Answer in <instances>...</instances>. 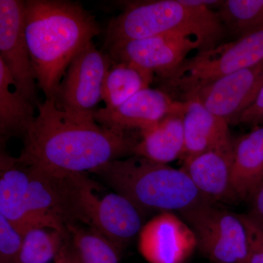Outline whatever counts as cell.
Wrapping results in <instances>:
<instances>
[{"instance_id":"obj_1","label":"cell","mask_w":263,"mask_h":263,"mask_svg":"<svg viewBox=\"0 0 263 263\" xmlns=\"http://www.w3.org/2000/svg\"><path fill=\"white\" fill-rule=\"evenodd\" d=\"M97 184L87 174L47 168L1 147L0 214L22 234L34 226H89L88 201Z\"/></svg>"},{"instance_id":"obj_2","label":"cell","mask_w":263,"mask_h":263,"mask_svg":"<svg viewBox=\"0 0 263 263\" xmlns=\"http://www.w3.org/2000/svg\"><path fill=\"white\" fill-rule=\"evenodd\" d=\"M38 114L24 138L19 156L54 171L87 174L112 161L134 155L138 131H119L93 118L60 110L52 100L39 102Z\"/></svg>"},{"instance_id":"obj_3","label":"cell","mask_w":263,"mask_h":263,"mask_svg":"<svg viewBox=\"0 0 263 263\" xmlns=\"http://www.w3.org/2000/svg\"><path fill=\"white\" fill-rule=\"evenodd\" d=\"M24 30L38 86L52 100L74 57L101 31L80 3L65 0L25 1Z\"/></svg>"},{"instance_id":"obj_4","label":"cell","mask_w":263,"mask_h":263,"mask_svg":"<svg viewBox=\"0 0 263 263\" xmlns=\"http://www.w3.org/2000/svg\"><path fill=\"white\" fill-rule=\"evenodd\" d=\"M216 0H153L124 3L120 14L108 26L105 39L107 50L116 45L175 34L195 38L202 49L219 44L227 33L212 5Z\"/></svg>"},{"instance_id":"obj_5","label":"cell","mask_w":263,"mask_h":263,"mask_svg":"<svg viewBox=\"0 0 263 263\" xmlns=\"http://www.w3.org/2000/svg\"><path fill=\"white\" fill-rule=\"evenodd\" d=\"M90 174L148 214L181 213L207 200L182 169L138 155L112 161Z\"/></svg>"},{"instance_id":"obj_6","label":"cell","mask_w":263,"mask_h":263,"mask_svg":"<svg viewBox=\"0 0 263 263\" xmlns=\"http://www.w3.org/2000/svg\"><path fill=\"white\" fill-rule=\"evenodd\" d=\"M262 62L263 27L231 42L198 51L171 75L160 79V89L179 102L197 88Z\"/></svg>"},{"instance_id":"obj_7","label":"cell","mask_w":263,"mask_h":263,"mask_svg":"<svg viewBox=\"0 0 263 263\" xmlns=\"http://www.w3.org/2000/svg\"><path fill=\"white\" fill-rule=\"evenodd\" d=\"M193 230L197 247L214 263H246L247 232L239 215L206 202L179 213Z\"/></svg>"},{"instance_id":"obj_8","label":"cell","mask_w":263,"mask_h":263,"mask_svg":"<svg viewBox=\"0 0 263 263\" xmlns=\"http://www.w3.org/2000/svg\"><path fill=\"white\" fill-rule=\"evenodd\" d=\"M112 63L108 53L99 51L93 41L88 43L66 70L53 99L57 108L76 117L94 119Z\"/></svg>"},{"instance_id":"obj_9","label":"cell","mask_w":263,"mask_h":263,"mask_svg":"<svg viewBox=\"0 0 263 263\" xmlns=\"http://www.w3.org/2000/svg\"><path fill=\"white\" fill-rule=\"evenodd\" d=\"M263 86V62L233 72L190 91L179 102L196 100L229 125L254 103Z\"/></svg>"},{"instance_id":"obj_10","label":"cell","mask_w":263,"mask_h":263,"mask_svg":"<svg viewBox=\"0 0 263 263\" xmlns=\"http://www.w3.org/2000/svg\"><path fill=\"white\" fill-rule=\"evenodd\" d=\"M202 49L195 38L167 34L134 40L107 50L114 62H127L163 79L171 75L193 50Z\"/></svg>"},{"instance_id":"obj_11","label":"cell","mask_w":263,"mask_h":263,"mask_svg":"<svg viewBox=\"0 0 263 263\" xmlns=\"http://www.w3.org/2000/svg\"><path fill=\"white\" fill-rule=\"evenodd\" d=\"M24 3L0 0V60L18 89L37 108V79L24 30Z\"/></svg>"},{"instance_id":"obj_12","label":"cell","mask_w":263,"mask_h":263,"mask_svg":"<svg viewBox=\"0 0 263 263\" xmlns=\"http://www.w3.org/2000/svg\"><path fill=\"white\" fill-rule=\"evenodd\" d=\"M103 188V183H99L90 195L89 227L124 249L139 235L147 214L117 192L102 195Z\"/></svg>"},{"instance_id":"obj_13","label":"cell","mask_w":263,"mask_h":263,"mask_svg":"<svg viewBox=\"0 0 263 263\" xmlns=\"http://www.w3.org/2000/svg\"><path fill=\"white\" fill-rule=\"evenodd\" d=\"M138 238L140 252L149 263H183L197 247L193 230L172 212L146 221Z\"/></svg>"},{"instance_id":"obj_14","label":"cell","mask_w":263,"mask_h":263,"mask_svg":"<svg viewBox=\"0 0 263 263\" xmlns=\"http://www.w3.org/2000/svg\"><path fill=\"white\" fill-rule=\"evenodd\" d=\"M182 106L183 102L175 101L162 90L148 87L138 91L117 108H99L94 119L110 129L143 133Z\"/></svg>"},{"instance_id":"obj_15","label":"cell","mask_w":263,"mask_h":263,"mask_svg":"<svg viewBox=\"0 0 263 263\" xmlns=\"http://www.w3.org/2000/svg\"><path fill=\"white\" fill-rule=\"evenodd\" d=\"M233 143L183 160L181 169L209 201H233Z\"/></svg>"},{"instance_id":"obj_16","label":"cell","mask_w":263,"mask_h":263,"mask_svg":"<svg viewBox=\"0 0 263 263\" xmlns=\"http://www.w3.org/2000/svg\"><path fill=\"white\" fill-rule=\"evenodd\" d=\"M183 109V161L233 143L229 124L196 100H186Z\"/></svg>"},{"instance_id":"obj_17","label":"cell","mask_w":263,"mask_h":263,"mask_svg":"<svg viewBox=\"0 0 263 263\" xmlns=\"http://www.w3.org/2000/svg\"><path fill=\"white\" fill-rule=\"evenodd\" d=\"M232 180L236 200L248 201L263 182V125L233 141Z\"/></svg>"},{"instance_id":"obj_18","label":"cell","mask_w":263,"mask_h":263,"mask_svg":"<svg viewBox=\"0 0 263 263\" xmlns=\"http://www.w3.org/2000/svg\"><path fill=\"white\" fill-rule=\"evenodd\" d=\"M183 106L170 114L155 127L141 133L134 155L167 164L181 159L184 148Z\"/></svg>"},{"instance_id":"obj_19","label":"cell","mask_w":263,"mask_h":263,"mask_svg":"<svg viewBox=\"0 0 263 263\" xmlns=\"http://www.w3.org/2000/svg\"><path fill=\"white\" fill-rule=\"evenodd\" d=\"M36 107L21 91L6 66L0 60V143L5 147L13 137L24 136L36 116Z\"/></svg>"},{"instance_id":"obj_20","label":"cell","mask_w":263,"mask_h":263,"mask_svg":"<svg viewBox=\"0 0 263 263\" xmlns=\"http://www.w3.org/2000/svg\"><path fill=\"white\" fill-rule=\"evenodd\" d=\"M64 247L77 263H119L124 249L92 228L83 224L67 227Z\"/></svg>"},{"instance_id":"obj_21","label":"cell","mask_w":263,"mask_h":263,"mask_svg":"<svg viewBox=\"0 0 263 263\" xmlns=\"http://www.w3.org/2000/svg\"><path fill=\"white\" fill-rule=\"evenodd\" d=\"M153 74L127 62H114L107 72L103 89L105 109L120 106L142 89L149 87Z\"/></svg>"},{"instance_id":"obj_22","label":"cell","mask_w":263,"mask_h":263,"mask_svg":"<svg viewBox=\"0 0 263 263\" xmlns=\"http://www.w3.org/2000/svg\"><path fill=\"white\" fill-rule=\"evenodd\" d=\"M67 230L48 226H34L23 234L16 263H49L65 245Z\"/></svg>"},{"instance_id":"obj_23","label":"cell","mask_w":263,"mask_h":263,"mask_svg":"<svg viewBox=\"0 0 263 263\" xmlns=\"http://www.w3.org/2000/svg\"><path fill=\"white\" fill-rule=\"evenodd\" d=\"M216 8L226 32L236 39L263 27V0H224Z\"/></svg>"},{"instance_id":"obj_24","label":"cell","mask_w":263,"mask_h":263,"mask_svg":"<svg viewBox=\"0 0 263 263\" xmlns=\"http://www.w3.org/2000/svg\"><path fill=\"white\" fill-rule=\"evenodd\" d=\"M24 235L0 214V263H16Z\"/></svg>"},{"instance_id":"obj_25","label":"cell","mask_w":263,"mask_h":263,"mask_svg":"<svg viewBox=\"0 0 263 263\" xmlns=\"http://www.w3.org/2000/svg\"><path fill=\"white\" fill-rule=\"evenodd\" d=\"M238 215L247 232L248 254L246 263H263V221L249 213Z\"/></svg>"},{"instance_id":"obj_26","label":"cell","mask_w":263,"mask_h":263,"mask_svg":"<svg viewBox=\"0 0 263 263\" xmlns=\"http://www.w3.org/2000/svg\"><path fill=\"white\" fill-rule=\"evenodd\" d=\"M251 210L249 214L256 219L263 221V182L251 197Z\"/></svg>"},{"instance_id":"obj_27","label":"cell","mask_w":263,"mask_h":263,"mask_svg":"<svg viewBox=\"0 0 263 263\" xmlns=\"http://www.w3.org/2000/svg\"><path fill=\"white\" fill-rule=\"evenodd\" d=\"M263 109V86L259 91L258 96L256 98L255 101L251 105L245 113L242 114L238 122V124H246L249 119H252L256 114H258Z\"/></svg>"},{"instance_id":"obj_28","label":"cell","mask_w":263,"mask_h":263,"mask_svg":"<svg viewBox=\"0 0 263 263\" xmlns=\"http://www.w3.org/2000/svg\"><path fill=\"white\" fill-rule=\"evenodd\" d=\"M55 263H77L75 259L72 258L70 254L66 251L65 247H62L60 254L57 255L56 259H54Z\"/></svg>"}]
</instances>
